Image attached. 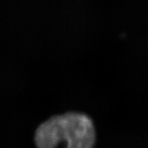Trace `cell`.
<instances>
[{
  "instance_id": "obj_1",
  "label": "cell",
  "mask_w": 148,
  "mask_h": 148,
  "mask_svg": "<svg viewBox=\"0 0 148 148\" xmlns=\"http://www.w3.org/2000/svg\"><path fill=\"white\" fill-rule=\"evenodd\" d=\"M35 143L40 148H53L65 143L69 148H91L96 142L93 120L78 112L54 115L37 127Z\"/></svg>"
}]
</instances>
